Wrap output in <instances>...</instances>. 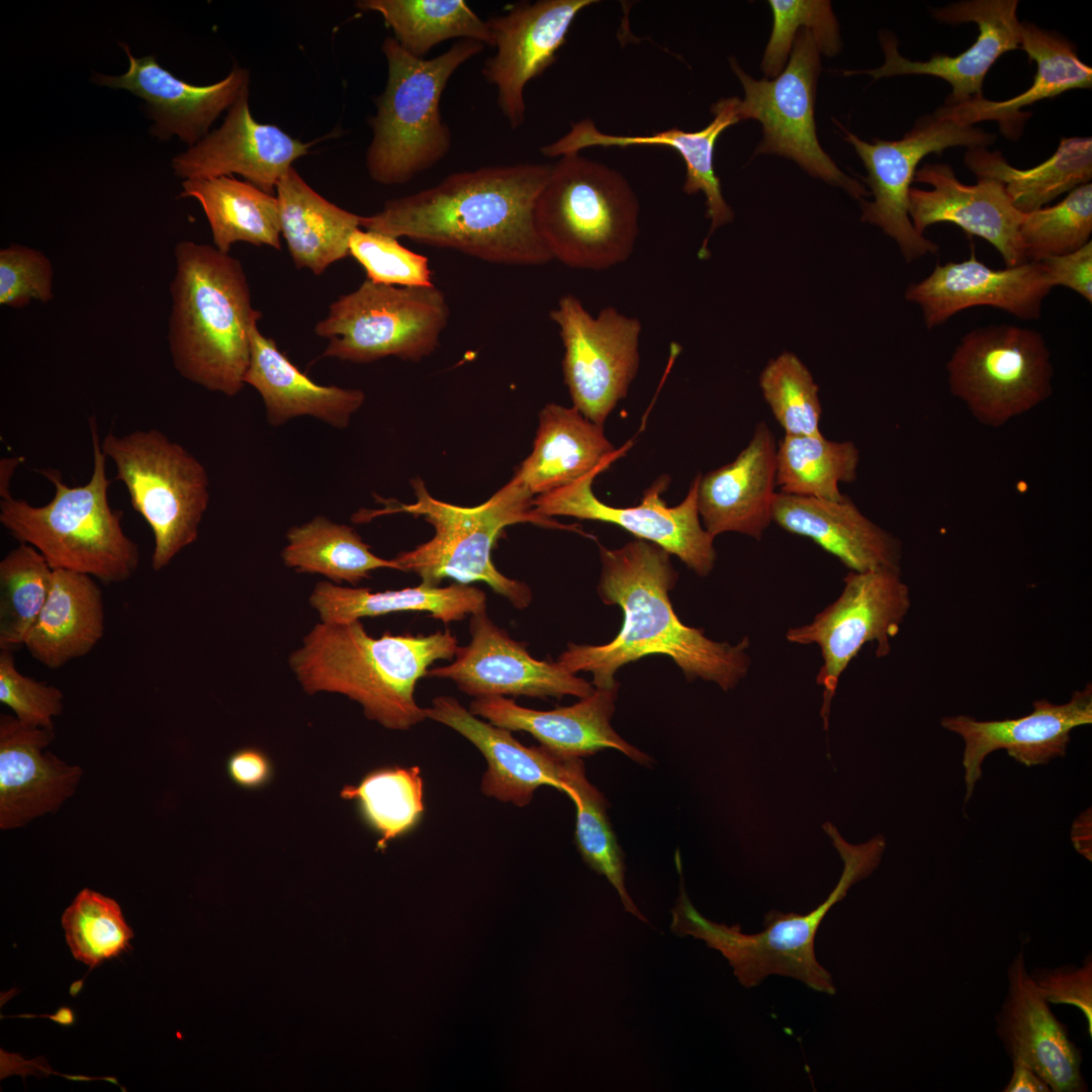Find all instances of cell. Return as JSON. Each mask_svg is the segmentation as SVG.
<instances>
[{
    "instance_id": "6da1fadb",
    "label": "cell",
    "mask_w": 1092,
    "mask_h": 1092,
    "mask_svg": "<svg viewBox=\"0 0 1092 1092\" xmlns=\"http://www.w3.org/2000/svg\"><path fill=\"white\" fill-rule=\"evenodd\" d=\"M601 599L623 611L618 635L603 645L569 644L558 662L568 671L593 674L596 689L618 687L615 673L644 656L667 655L688 679L716 682L723 691L736 687L750 665L749 639L738 644L716 642L700 629L684 625L675 615L668 593L677 573L669 553L643 539L618 549L600 545Z\"/></svg>"
},
{
    "instance_id": "7a4b0ae2",
    "label": "cell",
    "mask_w": 1092,
    "mask_h": 1092,
    "mask_svg": "<svg viewBox=\"0 0 1092 1092\" xmlns=\"http://www.w3.org/2000/svg\"><path fill=\"white\" fill-rule=\"evenodd\" d=\"M551 165L522 163L452 173L433 187L387 200L360 228L452 249L494 264L553 260L535 223Z\"/></svg>"
},
{
    "instance_id": "3957f363",
    "label": "cell",
    "mask_w": 1092,
    "mask_h": 1092,
    "mask_svg": "<svg viewBox=\"0 0 1092 1092\" xmlns=\"http://www.w3.org/2000/svg\"><path fill=\"white\" fill-rule=\"evenodd\" d=\"M448 630L430 635L370 636L360 620L318 623L289 656V665L307 694L339 693L364 714L392 730H407L427 718L415 700L418 680L458 649Z\"/></svg>"
},
{
    "instance_id": "277c9868",
    "label": "cell",
    "mask_w": 1092,
    "mask_h": 1092,
    "mask_svg": "<svg viewBox=\"0 0 1092 1092\" xmlns=\"http://www.w3.org/2000/svg\"><path fill=\"white\" fill-rule=\"evenodd\" d=\"M168 343L185 379L226 396L245 385L250 329L262 317L252 306L241 262L215 247L181 241L174 249Z\"/></svg>"
},
{
    "instance_id": "5b68a950",
    "label": "cell",
    "mask_w": 1092,
    "mask_h": 1092,
    "mask_svg": "<svg viewBox=\"0 0 1092 1092\" xmlns=\"http://www.w3.org/2000/svg\"><path fill=\"white\" fill-rule=\"evenodd\" d=\"M824 831L832 839L842 861L839 882L828 898L807 914L771 910L764 917V929L758 933L741 932L739 925L727 926L708 920L694 907L684 888L681 866L679 896L671 911V931L678 936L692 935L720 951L733 968L739 983L751 988L766 977L779 975L801 981L809 988L833 995L836 987L830 973L815 956V936L830 908L843 899L848 889L869 877L878 867L886 847L884 836L868 842L850 844L829 822Z\"/></svg>"
},
{
    "instance_id": "8992f818",
    "label": "cell",
    "mask_w": 1092,
    "mask_h": 1092,
    "mask_svg": "<svg viewBox=\"0 0 1092 1092\" xmlns=\"http://www.w3.org/2000/svg\"><path fill=\"white\" fill-rule=\"evenodd\" d=\"M412 486L414 504L381 499L383 509L360 511L352 520L361 523L378 516L407 513L430 523L435 533L429 541L393 558L401 571L416 573L428 585L439 586L445 578L464 584L482 581L514 607L524 609L532 601V592L526 583L495 568L491 551L496 539L506 527L519 523L575 531L573 526L538 515L533 505L535 497L512 478L485 503L468 508L436 499L420 478L413 479Z\"/></svg>"
},
{
    "instance_id": "52a82bcc",
    "label": "cell",
    "mask_w": 1092,
    "mask_h": 1092,
    "mask_svg": "<svg viewBox=\"0 0 1092 1092\" xmlns=\"http://www.w3.org/2000/svg\"><path fill=\"white\" fill-rule=\"evenodd\" d=\"M93 471L80 486L67 485L59 471L42 469L55 486L53 498L34 507L11 494L1 497L0 522L20 543L34 547L53 569L88 574L104 584L129 579L140 565L138 544L123 531L121 515L108 502L111 481L95 418L89 419Z\"/></svg>"
},
{
    "instance_id": "ba28073f",
    "label": "cell",
    "mask_w": 1092,
    "mask_h": 1092,
    "mask_svg": "<svg viewBox=\"0 0 1092 1092\" xmlns=\"http://www.w3.org/2000/svg\"><path fill=\"white\" fill-rule=\"evenodd\" d=\"M484 47L461 39L426 60L408 54L394 37H385L387 80L369 121L373 135L366 152V168L375 182L404 184L448 154L452 140L440 111L442 94L456 70Z\"/></svg>"
},
{
    "instance_id": "9c48e42d",
    "label": "cell",
    "mask_w": 1092,
    "mask_h": 1092,
    "mask_svg": "<svg viewBox=\"0 0 1092 1092\" xmlns=\"http://www.w3.org/2000/svg\"><path fill=\"white\" fill-rule=\"evenodd\" d=\"M639 213L638 197L620 172L575 153L551 165L535 223L553 260L602 271L631 257Z\"/></svg>"
},
{
    "instance_id": "30bf717a",
    "label": "cell",
    "mask_w": 1092,
    "mask_h": 1092,
    "mask_svg": "<svg viewBox=\"0 0 1092 1092\" xmlns=\"http://www.w3.org/2000/svg\"><path fill=\"white\" fill-rule=\"evenodd\" d=\"M101 449L115 466V479L154 536L152 568L160 571L198 537L209 503V477L203 464L157 429L124 435L112 432Z\"/></svg>"
},
{
    "instance_id": "8fae6325",
    "label": "cell",
    "mask_w": 1092,
    "mask_h": 1092,
    "mask_svg": "<svg viewBox=\"0 0 1092 1092\" xmlns=\"http://www.w3.org/2000/svg\"><path fill=\"white\" fill-rule=\"evenodd\" d=\"M448 318V302L435 284L396 286L366 279L331 303L314 333L329 340L323 357L368 363L393 356L417 362L437 348Z\"/></svg>"
},
{
    "instance_id": "7c38bea8",
    "label": "cell",
    "mask_w": 1092,
    "mask_h": 1092,
    "mask_svg": "<svg viewBox=\"0 0 1092 1092\" xmlns=\"http://www.w3.org/2000/svg\"><path fill=\"white\" fill-rule=\"evenodd\" d=\"M951 393L982 423L998 427L1048 398L1053 366L1042 335L1015 325L969 331L947 364Z\"/></svg>"
},
{
    "instance_id": "4fadbf2b",
    "label": "cell",
    "mask_w": 1092,
    "mask_h": 1092,
    "mask_svg": "<svg viewBox=\"0 0 1092 1092\" xmlns=\"http://www.w3.org/2000/svg\"><path fill=\"white\" fill-rule=\"evenodd\" d=\"M819 55L812 32L802 27L786 67L776 78L753 79L731 57L730 68L744 91V98H737L736 115L739 121L755 119L762 125V140L754 155L791 159L810 175L862 200L870 194L864 186L837 167L817 138L814 107L821 70Z\"/></svg>"
},
{
    "instance_id": "5bb4252c",
    "label": "cell",
    "mask_w": 1092,
    "mask_h": 1092,
    "mask_svg": "<svg viewBox=\"0 0 1092 1092\" xmlns=\"http://www.w3.org/2000/svg\"><path fill=\"white\" fill-rule=\"evenodd\" d=\"M868 172L863 178L874 196L862 201L861 220L883 230L898 244L907 262L935 254L938 246L919 234L908 213L909 191L920 161L928 154L963 146L988 147L996 136L935 112L917 119L901 140L868 143L841 126Z\"/></svg>"
},
{
    "instance_id": "9a60e30c",
    "label": "cell",
    "mask_w": 1092,
    "mask_h": 1092,
    "mask_svg": "<svg viewBox=\"0 0 1092 1092\" xmlns=\"http://www.w3.org/2000/svg\"><path fill=\"white\" fill-rule=\"evenodd\" d=\"M841 595L813 621L786 633L789 642L816 644L823 663L816 682L824 688L821 717L828 729L831 701L840 675L863 645L876 642L878 657L891 651L890 641L910 609V593L897 570L849 571Z\"/></svg>"
},
{
    "instance_id": "2e32d148",
    "label": "cell",
    "mask_w": 1092,
    "mask_h": 1092,
    "mask_svg": "<svg viewBox=\"0 0 1092 1092\" xmlns=\"http://www.w3.org/2000/svg\"><path fill=\"white\" fill-rule=\"evenodd\" d=\"M549 316L563 344L562 371L573 407L604 427L638 372L641 322L614 306L594 316L573 294L563 295Z\"/></svg>"
},
{
    "instance_id": "e0dca14e",
    "label": "cell",
    "mask_w": 1092,
    "mask_h": 1092,
    "mask_svg": "<svg viewBox=\"0 0 1092 1092\" xmlns=\"http://www.w3.org/2000/svg\"><path fill=\"white\" fill-rule=\"evenodd\" d=\"M598 473L587 474L571 483L535 496V512L543 517H574L614 524L677 556L700 576L714 568V537L701 525L697 506L698 475L684 500L667 507L661 497L668 477H659L643 494L640 505L616 508L604 504L593 491Z\"/></svg>"
},
{
    "instance_id": "ac0fdd59",
    "label": "cell",
    "mask_w": 1092,
    "mask_h": 1092,
    "mask_svg": "<svg viewBox=\"0 0 1092 1092\" xmlns=\"http://www.w3.org/2000/svg\"><path fill=\"white\" fill-rule=\"evenodd\" d=\"M1017 0H968L933 8L932 15L941 22H974L979 29L976 41L958 56L934 54L927 61H912L898 52L896 38L880 35L884 64L872 70H847L845 76L868 74L874 79L901 75H927L940 78L951 86L944 105H959L982 98L985 77L1005 53L1020 48L1021 21Z\"/></svg>"
},
{
    "instance_id": "d6986e66",
    "label": "cell",
    "mask_w": 1092,
    "mask_h": 1092,
    "mask_svg": "<svg viewBox=\"0 0 1092 1092\" xmlns=\"http://www.w3.org/2000/svg\"><path fill=\"white\" fill-rule=\"evenodd\" d=\"M598 0L521 2L506 14L489 18L495 54L482 75L497 91V105L516 129L526 119L525 88L556 60L569 28L584 8Z\"/></svg>"
},
{
    "instance_id": "ffe728a7",
    "label": "cell",
    "mask_w": 1092,
    "mask_h": 1092,
    "mask_svg": "<svg viewBox=\"0 0 1092 1092\" xmlns=\"http://www.w3.org/2000/svg\"><path fill=\"white\" fill-rule=\"evenodd\" d=\"M470 642L458 647L452 663L429 669L426 676L454 681L475 698L575 696L594 693L593 684L565 669L558 661L538 660L525 645L497 627L486 612L471 616Z\"/></svg>"
},
{
    "instance_id": "44dd1931",
    "label": "cell",
    "mask_w": 1092,
    "mask_h": 1092,
    "mask_svg": "<svg viewBox=\"0 0 1092 1092\" xmlns=\"http://www.w3.org/2000/svg\"><path fill=\"white\" fill-rule=\"evenodd\" d=\"M1091 723L1090 682L1083 690L1075 691L1065 704H1053L1045 699L1034 701L1033 711L1020 718L979 721L958 715L940 721L944 729L960 735L965 742V802L973 796L983 775L982 764L992 752L1004 749L1010 757L1028 767L1046 764L1066 755L1073 729Z\"/></svg>"
},
{
    "instance_id": "7402d4cb",
    "label": "cell",
    "mask_w": 1092,
    "mask_h": 1092,
    "mask_svg": "<svg viewBox=\"0 0 1092 1092\" xmlns=\"http://www.w3.org/2000/svg\"><path fill=\"white\" fill-rule=\"evenodd\" d=\"M1052 288L1039 261L993 269L973 251L968 260L937 264L927 277L911 284L905 296L919 305L925 326L933 329L976 306L998 308L1020 320H1037Z\"/></svg>"
},
{
    "instance_id": "603a6c76",
    "label": "cell",
    "mask_w": 1092,
    "mask_h": 1092,
    "mask_svg": "<svg viewBox=\"0 0 1092 1092\" xmlns=\"http://www.w3.org/2000/svg\"><path fill=\"white\" fill-rule=\"evenodd\" d=\"M312 143L290 136L275 124L253 117L249 90L229 108L222 124L172 159L174 174L184 180L241 175L272 194L294 161Z\"/></svg>"
},
{
    "instance_id": "cb8c5ba5",
    "label": "cell",
    "mask_w": 1092,
    "mask_h": 1092,
    "mask_svg": "<svg viewBox=\"0 0 1092 1092\" xmlns=\"http://www.w3.org/2000/svg\"><path fill=\"white\" fill-rule=\"evenodd\" d=\"M914 181L931 186L909 191L908 213L919 234L935 223H953L992 245L1006 267L1027 262L1019 234L1024 213L1015 208L1002 183L978 179L974 185L965 184L942 163L924 164Z\"/></svg>"
},
{
    "instance_id": "d4e9b609",
    "label": "cell",
    "mask_w": 1092,
    "mask_h": 1092,
    "mask_svg": "<svg viewBox=\"0 0 1092 1092\" xmlns=\"http://www.w3.org/2000/svg\"><path fill=\"white\" fill-rule=\"evenodd\" d=\"M121 47L129 60L127 71L118 76L95 74L93 80L101 86L125 89L143 99L154 120L151 133L161 140L177 136L189 147L194 146L250 87L249 71L240 66H234L218 82L193 85L163 68L155 56L135 58L127 44Z\"/></svg>"
},
{
    "instance_id": "484cf974",
    "label": "cell",
    "mask_w": 1092,
    "mask_h": 1092,
    "mask_svg": "<svg viewBox=\"0 0 1092 1092\" xmlns=\"http://www.w3.org/2000/svg\"><path fill=\"white\" fill-rule=\"evenodd\" d=\"M55 729L0 716V829L24 827L56 813L75 794L83 769L44 749Z\"/></svg>"
},
{
    "instance_id": "4316f807",
    "label": "cell",
    "mask_w": 1092,
    "mask_h": 1092,
    "mask_svg": "<svg viewBox=\"0 0 1092 1092\" xmlns=\"http://www.w3.org/2000/svg\"><path fill=\"white\" fill-rule=\"evenodd\" d=\"M996 1033L1011 1061L1030 1067L1054 1092L1086 1091L1080 1050L1035 988L1020 950L1007 969Z\"/></svg>"
},
{
    "instance_id": "83f0119b",
    "label": "cell",
    "mask_w": 1092,
    "mask_h": 1092,
    "mask_svg": "<svg viewBox=\"0 0 1092 1092\" xmlns=\"http://www.w3.org/2000/svg\"><path fill=\"white\" fill-rule=\"evenodd\" d=\"M736 103L737 97L718 100L711 107L715 116L713 120L697 131L672 127L651 134L617 135L601 131L593 120L584 118L573 123L560 139L544 146L541 153L547 157L559 158L579 153L589 147L665 146L673 149L686 165L684 192H702L706 197V217L710 219L711 225L699 252V258L705 259L708 256L709 238L718 228L731 222L734 217L731 207L724 199L720 179L714 169V151L720 134L739 122Z\"/></svg>"
},
{
    "instance_id": "f1b7e54d",
    "label": "cell",
    "mask_w": 1092,
    "mask_h": 1092,
    "mask_svg": "<svg viewBox=\"0 0 1092 1092\" xmlns=\"http://www.w3.org/2000/svg\"><path fill=\"white\" fill-rule=\"evenodd\" d=\"M777 446L772 431L759 422L747 446L732 462L698 474L700 519L714 538L736 532L761 539L772 522Z\"/></svg>"
},
{
    "instance_id": "f546056e",
    "label": "cell",
    "mask_w": 1092,
    "mask_h": 1092,
    "mask_svg": "<svg viewBox=\"0 0 1092 1092\" xmlns=\"http://www.w3.org/2000/svg\"><path fill=\"white\" fill-rule=\"evenodd\" d=\"M617 692L618 687L596 689L578 703L551 711L524 708L505 697H483L471 703L470 712L510 731L530 733L541 746L564 759L614 748L647 764L649 756L626 742L611 726Z\"/></svg>"
},
{
    "instance_id": "4dcf8cb0",
    "label": "cell",
    "mask_w": 1092,
    "mask_h": 1092,
    "mask_svg": "<svg viewBox=\"0 0 1092 1092\" xmlns=\"http://www.w3.org/2000/svg\"><path fill=\"white\" fill-rule=\"evenodd\" d=\"M426 715L463 735L483 754L487 761L481 783L484 795L525 806L542 785L565 792L569 758L558 757L543 746L523 745L510 730L479 720L453 697H436Z\"/></svg>"
},
{
    "instance_id": "1f68e13d",
    "label": "cell",
    "mask_w": 1092,
    "mask_h": 1092,
    "mask_svg": "<svg viewBox=\"0 0 1092 1092\" xmlns=\"http://www.w3.org/2000/svg\"><path fill=\"white\" fill-rule=\"evenodd\" d=\"M771 521L788 533L810 539L849 571H900V542L846 495L828 500L776 492Z\"/></svg>"
},
{
    "instance_id": "d6a6232c",
    "label": "cell",
    "mask_w": 1092,
    "mask_h": 1092,
    "mask_svg": "<svg viewBox=\"0 0 1092 1092\" xmlns=\"http://www.w3.org/2000/svg\"><path fill=\"white\" fill-rule=\"evenodd\" d=\"M626 449L617 450L606 438L604 427L575 407L548 403L539 414L533 450L512 479L535 497L587 474H600Z\"/></svg>"
},
{
    "instance_id": "836d02e7",
    "label": "cell",
    "mask_w": 1092,
    "mask_h": 1092,
    "mask_svg": "<svg viewBox=\"0 0 1092 1092\" xmlns=\"http://www.w3.org/2000/svg\"><path fill=\"white\" fill-rule=\"evenodd\" d=\"M257 324L250 329V362L244 381L261 395L267 422L278 427L307 416L337 429L347 428L353 414L364 403V392L316 384L278 349L273 339L260 332Z\"/></svg>"
},
{
    "instance_id": "e575fe53",
    "label": "cell",
    "mask_w": 1092,
    "mask_h": 1092,
    "mask_svg": "<svg viewBox=\"0 0 1092 1092\" xmlns=\"http://www.w3.org/2000/svg\"><path fill=\"white\" fill-rule=\"evenodd\" d=\"M1020 48L1036 64L1033 83L1027 90L1003 101L982 97L959 105H943L935 113L968 125L994 120L1003 134L1016 139L1030 115L1021 112V108L1072 89L1091 88L1092 68L1079 59L1075 46L1058 32L1021 22Z\"/></svg>"
},
{
    "instance_id": "d590c367",
    "label": "cell",
    "mask_w": 1092,
    "mask_h": 1092,
    "mask_svg": "<svg viewBox=\"0 0 1092 1092\" xmlns=\"http://www.w3.org/2000/svg\"><path fill=\"white\" fill-rule=\"evenodd\" d=\"M104 630L102 592L93 577L54 569L49 597L24 646L34 659L55 669L88 654Z\"/></svg>"
},
{
    "instance_id": "8d00e7d4",
    "label": "cell",
    "mask_w": 1092,
    "mask_h": 1092,
    "mask_svg": "<svg viewBox=\"0 0 1092 1092\" xmlns=\"http://www.w3.org/2000/svg\"><path fill=\"white\" fill-rule=\"evenodd\" d=\"M281 235L296 268L323 274L350 256V238L360 229V215L315 192L291 167L276 185Z\"/></svg>"
},
{
    "instance_id": "74e56055",
    "label": "cell",
    "mask_w": 1092,
    "mask_h": 1092,
    "mask_svg": "<svg viewBox=\"0 0 1092 1092\" xmlns=\"http://www.w3.org/2000/svg\"><path fill=\"white\" fill-rule=\"evenodd\" d=\"M309 603L325 623H345L415 611L427 612L448 624L463 620L467 615L485 612L486 596L475 586L459 582L442 587L421 583L415 587L372 593L366 587L321 581L314 586Z\"/></svg>"
},
{
    "instance_id": "f35d334b",
    "label": "cell",
    "mask_w": 1092,
    "mask_h": 1092,
    "mask_svg": "<svg viewBox=\"0 0 1092 1092\" xmlns=\"http://www.w3.org/2000/svg\"><path fill=\"white\" fill-rule=\"evenodd\" d=\"M964 162L977 179L1003 184L1011 202L1026 213L1041 207L1092 178L1091 138H1063L1057 151L1041 164L1018 169L998 151L985 147L967 149Z\"/></svg>"
},
{
    "instance_id": "ab89813d",
    "label": "cell",
    "mask_w": 1092,
    "mask_h": 1092,
    "mask_svg": "<svg viewBox=\"0 0 1092 1092\" xmlns=\"http://www.w3.org/2000/svg\"><path fill=\"white\" fill-rule=\"evenodd\" d=\"M181 197L196 199L208 220L214 247L229 254L237 242L281 249L276 196L233 176L189 179Z\"/></svg>"
},
{
    "instance_id": "60d3db41",
    "label": "cell",
    "mask_w": 1092,
    "mask_h": 1092,
    "mask_svg": "<svg viewBox=\"0 0 1092 1092\" xmlns=\"http://www.w3.org/2000/svg\"><path fill=\"white\" fill-rule=\"evenodd\" d=\"M281 553L284 564L300 573H316L333 583L357 585L378 568L401 570L394 559L375 555L360 535L325 516L289 529Z\"/></svg>"
},
{
    "instance_id": "b9f144b4",
    "label": "cell",
    "mask_w": 1092,
    "mask_h": 1092,
    "mask_svg": "<svg viewBox=\"0 0 1092 1092\" xmlns=\"http://www.w3.org/2000/svg\"><path fill=\"white\" fill-rule=\"evenodd\" d=\"M355 6L379 13L401 48L417 58L454 37L493 44L487 21L463 0H360Z\"/></svg>"
},
{
    "instance_id": "7bdbcfd3",
    "label": "cell",
    "mask_w": 1092,
    "mask_h": 1092,
    "mask_svg": "<svg viewBox=\"0 0 1092 1092\" xmlns=\"http://www.w3.org/2000/svg\"><path fill=\"white\" fill-rule=\"evenodd\" d=\"M858 463L859 451L851 441L785 435L777 446V486L788 494L841 500L845 495L839 483L856 478Z\"/></svg>"
},
{
    "instance_id": "ee69618b",
    "label": "cell",
    "mask_w": 1092,
    "mask_h": 1092,
    "mask_svg": "<svg viewBox=\"0 0 1092 1092\" xmlns=\"http://www.w3.org/2000/svg\"><path fill=\"white\" fill-rule=\"evenodd\" d=\"M565 784L564 793L576 808L575 837L583 860L609 880L626 911L648 922L626 890L624 857L607 816V802L586 780L580 758L568 759Z\"/></svg>"
},
{
    "instance_id": "f6af8a7d",
    "label": "cell",
    "mask_w": 1092,
    "mask_h": 1092,
    "mask_svg": "<svg viewBox=\"0 0 1092 1092\" xmlns=\"http://www.w3.org/2000/svg\"><path fill=\"white\" fill-rule=\"evenodd\" d=\"M341 797L355 801L363 819L380 836L377 849L413 828L424 811L418 766L371 771L357 785L345 786Z\"/></svg>"
},
{
    "instance_id": "bcb514c9",
    "label": "cell",
    "mask_w": 1092,
    "mask_h": 1092,
    "mask_svg": "<svg viewBox=\"0 0 1092 1092\" xmlns=\"http://www.w3.org/2000/svg\"><path fill=\"white\" fill-rule=\"evenodd\" d=\"M53 571L44 557L26 543L0 561V649L24 645L49 597Z\"/></svg>"
},
{
    "instance_id": "7dc6e473",
    "label": "cell",
    "mask_w": 1092,
    "mask_h": 1092,
    "mask_svg": "<svg viewBox=\"0 0 1092 1092\" xmlns=\"http://www.w3.org/2000/svg\"><path fill=\"white\" fill-rule=\"evenodd\" d=\"M62 925L75 959L91 968L127 950L133 936L117 902L90 889L77 894Z\"/></svg>"
},
{
    "instance_id": "c3c4849f",
    "label": "cell",
    "mask_w": 1092,
    "mask_h": 1092,
    "mask_svg": "<svg viewBox=\"0 0 1092 1092\" xmlns=\"http://www.w3.org/2000/svg\"><path fill=\"white\" fill-rule=\"evenodd\" d=\"M1020 240L1027 261L1064 255L1090 242L1092 184L1080 185L1054 206L1026 212Z\"/></svg>"
},
{
    "instance_id": "681fc988",
    "label": "cell",
    "mask_w": 1092,
    "mask_h": 1092,
    "mask_svg": "<svg viewBox=\"0 0 1092 1092\" xmlns=\"http://www.w3.org/2000/svg\"><path fill=\"white\" fill-rule=\"evenodd\" d=\"M759 385L785 435L822 434L819 388L796 355L785 352L771 360L760 374Z\"/></svg>"
},
{
    "instance_id": "f907efd6",
    "label": "cell",
    "mask_w": 1092,
    "mask_h": 1092,
    "mask_svg": "<svg viewBox=\"0 0 1092 1092\" xmlns=\"http://www.w3.org/2000/svg\"><path fill=\"white\" fill-rule=\"evenodd\" d=\"M774 22L761 61L765 78H776L786 67L796 34L809 28L820 54L835 56L841 48L839 29L830 1L769 0Z\"/></svg>"
},
{
    "instance_id": "816d5d0a",
    "label": "cell",
    "mask_w": 1092,
    "mask_h": 1092,
    "mask_svg": "<svg viewBox=\"0 0 1092 1092\" xmlns=\"http://www.w3.org/2000/svg\"><path fill=\"white\" fill-rule=\"evenodd\" d=\"M350 255L364 268L372 282L396 286H431L432 270L426 256L381 233L356 230L350 238Z\"/></svg>"
},
{
    "instance_id": "f5cc1de1",
    "label": "cell",
    "mask_w": 1092,
    "mask_h": 1092,
    "mask_svg": "<svg viewBox=\"0 0 1092 1092\" xmlns=\"http://www.w3.org/2000/svg\"><path fill=\"white\" fill-rule=\"evenodd\" d=\"M54 269L39 250L11 244L0 250V304L22 308L54 298Z\"/></svg>"
},
{
    "instance_id": "db71d44e",
    "label": "cell",
    "mask_w": 1092,
    "mask_h": 1092,
    "mask_svg": "<svg viewBox=\"0 0 1092 1092\" xmlns=\"http://www.w3.org/2000/svg\"><path fill=\"white\" fill-rule=\"evenodd\" d=\"M0 702L11 709L20 721L55 729L54 718L63 712L64 695L54 686L20 673L15 665L13 650L1 649Z\"/></svg>"
},
{
    "instance_id": "11a10c76",
    "label": "cell",
    "mask_w": 1092,
    "mask_h": 1092,
    "mask_svg": "<svg viewBox=\"0 0 1092 1092\" xmlns=\"http://www.w3.org/2000/svg\"><path fill=\"white\" fill-rule=\"evenodd\" d=\"M1035 988L1049 1004H1067L1081 1010L1092 1036V958L1081 966L1036 968L1029 974Z\"/></svg>"
},
{
    "instance_id": "9f6ffc18",
    "label": "cell",
    "mask_w": 1092,
    "mask_h": 1092,
    "mask_svg": "<svg viewBox=\"0 0 1092 1092\" xmlns=\"http://www.w3.org/2000/svg\"><path fill=\"white\" fill-rule=\"evenodd\" d=\"M1039 262L1052 287L1064 286L1092 303V241L1076 251Z\"/></svg>"
},
{
    "instance_id": "6f0895ef",
    "label": "cell",
    "mask_w": 1092,
    "mask_h": 1092,
    "mask_svg": "<svg viewBox=\"0 0 1092 1092\" xmlns=\"http://www.w3.org/2000/svg\"><path fill=\"white\" fill-rule=\"evenodd\" d=\"M230 779L244 789H258L267 785L273 776L268 756L255 747L238 749L226 761Z\"/></svg>"
},
{
    "instance_id": "680465c9",
    "label": "cell",
    "mask_w": 1092,
    "mask_h": 1092,
    "mask_svg": "<svg viewBox=\"0 0 1092 1092\" xmlns=\"http://www.w3.org/2000/svg\"><path fill=\"white\" fill-rule=\"evenodd\" d=\"M1004 1092H1050L1048 1084L1026 1064L1012 1061V1075Z\"/></svg>"
},
{
    "instance_id": "91938a15",
    "label": "cell",
    "mask_w": 1092,
    "mask_h": 1092,
    "mask_svg": "<svg viewBox=\"0 0 1092 1092\" xmlns=\"http://www.w3.org/2000/svg\"><path fill=\"white\" fill-rule=\"evenodd\" d=\"M21 462L20 458H5L1 460V479H0V494L1 497L11 494L9 490L10 479L13 475L15 467Z\"/></svg>"
}]
</instances>
